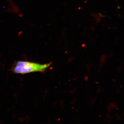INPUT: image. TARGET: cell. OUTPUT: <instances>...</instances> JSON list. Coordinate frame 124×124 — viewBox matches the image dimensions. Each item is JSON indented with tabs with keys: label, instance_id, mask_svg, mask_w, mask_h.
<instances>
[{
	"label": "cell",
	"instance_id": "1",
	"mask_svg": "<svg viewBox=\"0 0 124 124\" xmlns=\"http://www.w3.org/2000/svg\"><path fill=\"white\" fill-rule=\"evenodd\" d=\"M50 63L40 64L26 61H19L16 63L13 71L17 74H24L32 72L44 71L49 68Z\"/></svg>",
	"mask_w": 124,
	"mask_h": 124
}]
</instances>
